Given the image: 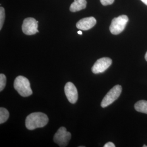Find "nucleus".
<instances>
[{
    "mask_svg": "<svg viewBox=\"0 0 147 147\" xmlns=\"http://www.w3.org/2000/svg\"><path fill=\"white\" fill-rule=\"evenodd\" d=\"M48 121V117L45 114L42 112H34L27 117L25 125L27 129L33 130L45 126Z\"/></svg>",
    "mask_w": 147,
    "mask_h": 147,
    "instance_id": "1",
    "label": "nucleus"
},
{
    "mask_svg": "<svg viewBox=\"0 0 147 147\" xmlns=\"http://www.w3.org/2000/svg\"><path fill=\"white\" fill-rule=\"evenodd\" d=\"M14 87L18 93L23 97H27L33 93L29 80L23 76L16 78Z\"/></svg>",
    "mask_w": 147,
    "mask_h": 147,
    "instance_id": "2",
    "label": "nucleus"
},
{
    "mask_svg": "<svg viewBox=\"0 0 147 147\" xmlns=\"http://www.w3.org/2000/svg\"><path fill=\"white\" fill-rule=\"evenodd\" d=\"M129 21V18L126 15H121L115 18L111 22L110 31L114 35H118L124 31Z\"/></svg>",
    "mask_w": 147,
    "mask_h": 147,
    "instance_id": "3",
    "label": "nucleus"
},
{
    "mask_svg": "<svg viewBox=\"0 0 147 147\" xmlns=\"http://www.w3.org/2000/svg\"><path fill=\"white\" fill-rule=\"evenodd\" d=\"M121 91L122 87L121 85L117 84L114 86L105 95L101 101V106L102 108H105L112 104L119 97Z\"/></svg>",
    "mask_w": 147,
    "mask_h": 147,
    "instance_id": "4",
    "label": "nucleus"
},
{
    "mask_svg": "<svg viewBox=\"0 0 147 147\" xmlns=\"http://www.w3.org/2000/svg\"><path fill=\"white\" fill-rule=\"evenodd\" d=\"M71 137V135L67 131L65 127H61L53 137V141L59 147H66Z\"/></svg>",
    "mask_w": 147,
    "mask_h": 147,
    "instance_id": "5",
    "label": "nucleus"
},
{
    "mask_svg": "<svg viewBox=\"0 0 147 147\" xmlns=\"http://www.w3.org/2000/svg\"><path fill=\"white\" fill-rule=\"evenodd\" d=\"M38 21L33 18H26L23 21L22 25L23 33L26 35L31 36L39 32L38 30Z\"/></svg>",
    "mask_w": 147,
    "mask_h": 147,
    "instance_id": "6",
    "label": "nucleus"
},
{
    "mask_svg": "<svg viewBox=\"0 0 147 147\" xmlns=\"http://www.w3.org/2000/svg\"><path fill=\"white\" fill-rule=\"evenodd\" d=\"M112 63L110 58L103 57L98 59L92 68L93 73L95 74L102 73L109 68Z\"/></svg>",
    "mask_w": 147,
    "mask_h": 147,
    "instance_id": "7",
    "label": "nucleus"
},
{
    "mask_svg": "<svg viewBox=\"0 0 147 147\" xmlns=\"http://www.w3.org/2000/svg\"><path fill=\"white\" fill-rule=\"evenodd\" d=\"M64 92L65 95L71 104H75L78 99V90L75 86L70 82H67L64 87Z\"/></svg>",
    "mask_w": 147,
    "mask_h": 147,
    "instance_id": "8",
    "label": "nucleus"
},
{
    "mask_svg": "<svg viewBox=\"0 0 147 147\" xmlns=\"http://www.w3.org/2000/svg\"><path fill=\"white\" fill-rule=\"evenodd\" d=\"M96 23V20L94 17L90 16L84 18L76 23V27L81 30L87 31L94 26Z\"/></svg>",
    "mask_w": 147,
    "mask_h": 147,
    "instance_id": "9",
    "label": "nucleus"
},
{
    "mask_svg": "<svg viewBox=\"0 0 147 147\" xmlns=\"http://www.w3.org/2000/svg\"><path fill=\"white\" fill-rule=\"evenodd\" d=\"M87 5L86 0H74L70 7V11L71 12H76L84 9Z\"/></svg>",
    "mask_w": 147,
    "mask_h": 147,
    "instance_id": "10",
    "label": "nucleus"
},
{
    "mask_svg": "<svg viewBox=\"0 0 147 147\" xmlns=\"http://www.w3.org/2000/svg\"><path fill=\"white\" fill-rule=\"evenodd\" d=\"M135 109L137 112L147 114V101L140 100L135 104Z\"/></svg>",
    "mask_w": 147,
    "mask_h": 147,
    "instance_id": "11",
    "label": "nucleus"
},
{
    "mask_svg": "<svg viewBox=\"0 0 147 147\" xmlns=\"http://www.w3.org/2000/svg\"><path fill=\"white\" fill-rule=\"evenodd\" d=\"M9 117L8 111L4 107L0 108V124H3L8 120Z\"/></svg>",
    "mask_w": 147,
    "mask_h": 147,
    "instance_id": "12",
    "label": "nucleus"
},
{
    "mask_svg": "<svg viewBox=\"0 0 147 147\" xmlns=\"http://www.w3.org/2000/svg\"><path fill=\"white\" fill-rule=\"evenodd\" d=\"M5 19V11L4 8L1 7L0 8V30L2 29Z\"/></svg>",
    "mask_w": 147,
    "mask_h": 147,
    "instance_id": "13",
    "label": "nucleus"
},
{
    "mask_svg": "<svg viewBox=\"0 0 147 147\" xmlns=\"http://www.w3.org/2000/svg\"><path fill=\"white\" fill-rule=\"evenodd\" d=\"M7 79L5 75L3 74H0V91L2 92L5 87Z\"/></svg>",
    "mask_w": 147,
    "mask_h": 147,
    "instance_id": "14",
    "label": "nucleus"
},
{
    "mask_svg": "<svg viewBox=\"0 0 147 147\" xmlns=\"http://www.w3.org/2000/svg\"><path fill=\"white\" fill-rule=\"evenodd\" d=\"M101 3L103 5H112L115 0H100Z\"/></svg>",
    "mask_w": 147,
    "mask_h": 147,
    "instance_id": "15",
    "label": "nucleus"
},
{
    "mask_svg": "<svg viewBox=\"0 0 147 147\" xmlns=\"http://www.w3.org/2000/svg\"><path fill=\"white\" fill-rule=\"evenodd\" d=\"M104 147H115L116 146L115 145V144L112 142H109L107 143H106L104 145Z\"/></svg>",
    "mask_w": 147,
    "mask_h": 147,
    "instance_id": "16",
    "label": "nucleus"
},
{
    "mask_svg": "<svg viewBox=\"0 0 147 147\" xmlns=\"http://www.w3.org/2000/svg\"><path fill=\"white\" fill-rule=\"evenodd\" d=\"M143 3H144L146 5H147V0H141Z\"/></svg>",
    "mask_w": 147,
    "mask_h": 147,
    "instance_id": "17",
    "label": "nucleus"
},
{
    "mask_svg": "<svg viewBox=\"0 0 147 147\" xmlns=\"http://www.w3.org/2000/svg\"><path fill=\"white\" fill-rule=\"evenodd\" d=\"M78 33L79 34H80V35L82 34V32L81 31H79L78 32Z\"/></svg>",
    "mask_w": 147,
    "mask_h": 147,
    "instance_id": "18",
    "label": "nucleus"
},
{
    "mask_svg": "<svg viewBox=\"0 0 147 147\" xmlns=\"http://www.w3.org/2000/svg\"><path fill=\"white\" fill-rule=\"evenodd\" d=\"M145 59L146 60V61H147V52L146 53V55H145Z\"/></svg>",
    "mask_w": 147,
    "mask_h": 147,
    "instance_id": "19",
    "label": "nucleus"
},
{
    "mask_svg": "<svg viewBox=\"0 0 147 147\" xmlns=\"http://www.w3.org/2000/svg\"><path fill=\"white\" fill-rule=\"evenodd\" d=\"M143 147H147V146H146V145H143Z\"/></svg>",
    "mask_w": 147,
    "mask_h": 147,
    "instance_id": "20",
    "label": "nucleus"
},
{
    "mask_svg": "<svg viewBox=\"0 0 147 147\" xmlns=\"http://www.w3.org/2000/svg\"></svg>",
    "mask_w": 147,
    "mask_h": 147,
    "instance_id": "21",
    "label": "nucleus"
}]
</instances>
